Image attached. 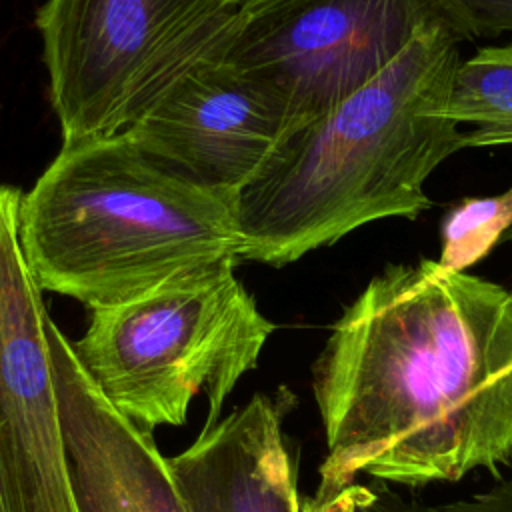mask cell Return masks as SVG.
<instances>
[{"mask_svg":"<svg viewBox=\"0 0 512 512\" xmlns=\"http://www.w3.org/2000/svg\"><path fill=\"white\" fill-rule=\"evenodd\" d=\"M234 204L120 132L62 144L32 190L22 192L18 236L40 288L90 310L186 270L238 260Z\"/></svg>","mask_w":512,"mask_h":512,"instance_id":"3","label":"cell"},{"mask_svg":"<svg viewBox=\"0 0 512 512\" xmlns=\"http://www.w3.org/2000/svg\"><path fill=\"white\" fill-rule=\"evenodd\" d=\"M226 258L186 270L130 300L90 308L72 350L100 396L136 430L182 426L198 394L206 422L276 330Z\"/></svg>","mask_w":512,"mask_h":512,"instance_id":"4","label":"cell"},{"mask_svg":"<svg viewBox=\"0 0 512 512\" xmlns=\"http://www.w3.org/2000/svg\"><path fill=\"white\" fill-rule=\"evenodd\" d=\"M302 512H422V506L402 498L386 482L354 480L336 492L302 498Z\"/></svg>","mask_w":512,"mask_h":512,"instance_id":"13","label":"cell"},{"mask_svg":"<svg viewBox=\"0 0 512 512\" xmlns=\"http://www.w3.org/2000/svg\"><path fill=\"white\" fill-rule=\"evenodd\" d=\"M422 512H512V484L500 482L468 498L422 506Z\"/></svg>","mask_w":512,"mask_h":512,"instance_id":"15","label":"cell"},{"mask_svg":"<svg viewBox=\"0 0 512 512\" xmlns=\"http://www.w3.org/2000/svg\"><path fill=\"white\" fill-rule=\"evenodd\" d=\"M500 242H504V244H512V228L500 238Z\"/></svg>","mask_w":512,"mask_h":512,"instance_id":"17","label":"cell"},{"mask_svg":"<svg viewBox=\"0 0 512 512\" xmlns=\"http://www.w3.org/2000/svg\"><path fill=\"white\" fill-rule=\"evenodd\" d=\"M284 400L256 392L166 458L186 512H302Z\"/></svg>","mask_w":512,"mask_h":512,"instance_id":"10","label":"cell"},{"mask_svg":"<svg viewBox=\"0 0 512 512\" xmlns=\"http://www.w3.org/2000/svg\"><path fill=\"white\" fill-rule=\"evenodd\" d=\"M444 116L460 128L462 150L512 144V42L460 60Z\"/></svg>","mask_w":512,"mask_h":512,"instance_id":"11","label":"cell"},{"mask_svg":"<svg viewBox=\"0 0 512 512\" xmlns=\"http://www.w3.org/2000/svg\"><path fill=\"white\" fill-rule=\"evenodd\" d=\"M318 494L368 476L458 482L512 468V290L438 260L388 264L312 366Z\"/></svg>","mask_w":512,"mask_h":512,"instance_id":"1","label":"cell"},{"mask_svg":"<svg viewBox=\"0 0 512 512\" xmlns=\"http://www.w3.org/2000/svg\"><path fill=\"white\" fill-rule=\"evenodd\" d=\"M22 190L0 184V454L16 512H78L50 348L52 316L18 236Z\"/></svg>","mask_w":512,"mask_h":512,"instance_id":"7","label":"cell"},{"mask_svg":"<svg viewBox=\"0 0 512 512\" xmlns=\"http://www.w3.org/2000/svg\"><path fill=\"white\" fill-rule=\"evenodd\" d=\"M126 132L166 168L236 200L290 130L282 108L214 42Z\"/></svg>","mask_w":512,"mask_h":512,"instance_id":"8","label":"cell"},{"mask_svg":"<svg viewBox=\"0 0 512 512\" xmlns=\"http://www.w3.org/2000/svg\"><path fill=\"white\" fill-rule=\"evenodd\" d=\"M438 24L450 28L438 0H242L216 50L282 108L292 132Z\"/></svg>","mask_w":512,"mask_h":512,"instance_id":"6","label":"cell"},{"mask_svg":"<svg viewBox=\"0 0 512 512\" xmlns=\"http://www.w3.org/2000/svg\"><path fill=\"white\" fill-rule=\"evenodd\" d=\"M50 348L76 510L186 512L154 438L100 396L56 322Z\"/></svg>","mask_w":512,"mask_h":512,"instance_id":"9","label":"cell"},{"mask_svg":"<svg viewBox=\"0 0 512 512\" xmlns=\"http://www.w3.org/2000/svg\"><path fill=\"white\" fill-rule=\"evenodd\" d=\"M242 0H46L36 14L62 144L126 132Z\"/></svg>","mask_w":512,"mask_h":512,"instance_id":"5","label":"cell"},{"mask_svg":"<svg viewBox=\"0 0 512 512\" xmlns=\"http://www.w3.org/2000/svg\"><path fill=\"white\" fill-rule=\"evenodd\" d=\"M460 40L512 34V0H438Z\"/></svg>","mask_w":512,"mask_h":512,"instance_id":"14","label":"cell"},{"mask_svg":"<svg viewBox=\"0 0 512 512\" xmlns=\"http://www.w3.org/2000/svg\"><path fill=\"white\" fill-rule=\"evenodd\" d=\"M504 482H508V484H512V468H510V476L504 480Z\"/></svg>","mask_w":512,"mask_h":512,"instance_id":"18","label":"cell"},{"mask_svg":"<svg viewBox=\"0 0 512 512\" xmlns=\"http://www.w3.org/2000/svg\"><path fill=\"white\" fill-rule=\"evenodd\" d=\"M460 42L444 24L422 30L376 78L292 130L236 196L238 260L282 268L364 224L428 210V176L462 150L444 116Z\"/></svg>","mask_w":512,"mask_h":512,"instance_id":"2","label":"cell"},{"mask_svg":"<svg viewBox=\"0 0 512 512\" xmlns=\"http://www.w3.org/2000/svg\"><path fill=\"white\" fill-rule=\"evenodd\" d=\"M0 512H16L12 490H10L8 476L4 470V462H2V454H0Z\"/></svg>","mask_w":512,"mask_h":512,"instance_id":"16","label":"cell"},{"mask_svg":"<svg viewBox=\"0 0 512 512\" xmlns=\"http://www.w3.org/2000/svg\"><path fill=\"white\" fill-rule=\"evenodd\" d=\"M512 228V186L502 194L464 198L442 220V250L438 262L466 272L486 258Z\"/></svg>","mask_w":512,"mask_h":512,"instance_id":"12","label":"cell"}]
</instances>
